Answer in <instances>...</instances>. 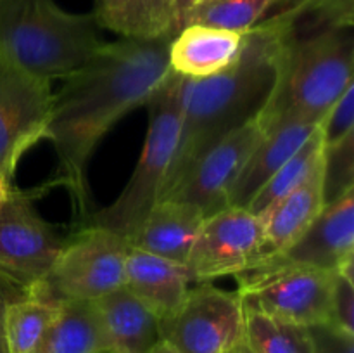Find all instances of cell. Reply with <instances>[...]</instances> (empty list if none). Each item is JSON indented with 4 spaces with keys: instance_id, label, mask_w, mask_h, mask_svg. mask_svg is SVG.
<instances>
[{
    "instance_id": "cell-2",
    "label": "cell",
    "mask_w": 354,
    "mask_h": 353,
    "mask_svg": "<svg viewBox=\"0 0 354 353\" xmlns=\"http://www.w3.org/2000/svg\"><path fill=\"white\" fill-rule=\"evenodd\" d=\"M294 35L296 14L277 12L245 31L244 47L230 68L207 78H183L182 127L162 194L225 135L261 116Z\"/></svg>"
},
{
    "instance_id": "cell-23",
    "label": "cell",
    "mask_w": 354,
    "mask_h": 353,
    "mask_svg": "<svg viewBox=\"0 0 354 353\" xmlns=\"http://www.w3.org/2000/svg\"><path fill=\"white\" fill-rule=\"evenodd\" d=\"M235 353H313L306 325L245 310L244 341Z\"/></svg>"
},
{
    "instance_id": "cell-10",
    "label": "cell",
    "mask_w": 354,
    "mask_h": 353,
    "mask_svg": "<svg viewBox=\"0 0 354 353\" xmlns=\"http://www.w3.org/2000/svg\"><path fill=\"white\" fill-rule=\"evenodd\" d=\"M265 256V225L244 208L228 206L204 218L185 269L194 282L235 275Z\"/></svg>"
},
{
    "instance_id": "cell-6",
    "label": "cell",
    "mask_w": 354,
    "mask_h": 353,
    "mask_svg": "<svg viewBox=\"0 0 354 353\" xmlns=\"http://www.w3.org/2000/svg\"><path fill=\"white\" fill-rule=\"evenodd\" d=\"M131 244L109 228L86 225L66 239L41 289L55 301H97L124 286Z\"/></svg>"
},
{
    "instance_id": "cell-18",
    "label": "cell",
    "mask_w": 354,
    "mask_h": 353,
    "mask_svg": "<svg viewBox=\"0 0 354 353\" xmlns=\"http://www.w3.org/2000/svg\"><path fill=\"white\" fill-rule=\"evenodd\" d=\"M111 350L116 353H151L161 343L159 317L127 287L95 301Z\"/></svg>"
},
{
    "instance_id": "cell-30",
    "label": "cell",
    "mask_w": 354,
    "mask_h": 353,
    "mask_svg": "<svg viewBox=\"0 0 354 353\" xmlns=\"http://www.w3.org/2000/svg\"><path fill=\"white\" fill-rule=\"evenodd\" d=\"M313 353H354V334L330 322L308 325Z\"/></svg>"
},
{
    "instance_id": "cell-35",
    "label": "cell",
    "mask_w": 354,
    "mask_h": 353,
    "mask_svg": "<svg viewBox=\"0 0 354 353\" xmlns=\"http://www.w3.org/2000/svg\"><path fill=\"white\" fill-rule=\"evenodd\" d=\"M102 353H116V352H113V350H107V352H102Z\"/></svg>"
},
{
    "instance_id": "cell-1",
    "label": "cell",
    "mask_w": 354,
    "mask_h": 353,
    "mask_svg": "<svg viewBox=\"0 0 354 353\" xmlns=\"http://www.w3.org/2000/svg\"><path fill=\"white\" fill-rule=\"evenodd\" d=\"M168 48L169 40L162 38L104 42L54 93L44 135L59 159L52 185L68 187L75 213L83 221L90 215V156L121 118L145 106L169 71Z\"/></svg>"
},
{
    "instance_id": "cell-8",
    "label": "cell",
    "mask_w": 354,
    "mask_h": 353,
    "mask_svg": "<svg viewBox=\"0 0 354 353\" xmlns=\"http://www.w3.org/2000/svg\"><path fill=\"white\" fill-rule=\"evenodd\" d=\"M290 269L327 270L353 279L354 192L325 206L311 227L286 251L268 256L239 273V287L251 286Z\"/></svg>"
},
{
    "instance_id": "cell-3",
    "label": "cell",
    "mask_w": 354,
    "mask_h": 353,
    "mask_svg": "<svg viewBox=\"0 0 354 353\" xmlns=\"http://www.w3.org/2000/svg\"><path fill=\"white\" fill-rule=\"evenodd\" d=\"M353 28L296 31L279 83L258 118L265 132L294 121L320 123L353 83Z\"/></svg>"
},
{
    "instance_id": "cell-19",
    "label": "cell",
    "mask_w": 354,
    "mask_h": 353,
    "mask_svg": "<svg viewBox=\"0 0 354 353\" xmlns=\"http://www.w3.org/2000/svg\"><path fill=\"white\" fill-rule=\"evenodd\" d=\"M111 350L95 301L64 300L33 353H102Z\"/></svg>"
},
{
    "instance_id": "cell-7",
    "label": "cell",
    "mask_w": 354,
    "mask_h": 353,
    "mask_svg": "<svg viewBox=\"0 0 354 353\" xmlns=\"http://www.w3.org/2000/svg\"><path fill=\"white\" fill-rule=\"evenodd\" d=\"M244 324L241 294L197 282L182 307L159 320V329L178 353H235L244 341Z\"/></svg>"
},
{
    "instance_id": "cell-14",
    "label": "cell",
    "mask_w": 354,
    "mask_h": 353,
    "mask_svg": "<svg viewBox=\"0 0 354 353\" xmlns=\"http://www.w3.org/2000/svg\"><path fill=\"white\" fill-rule=\"evenodd\" d=\"M204 218L206 215L196 204L178 199H159L137 234L130 239V244L185 265Z\"/></svg>"
},
{
    "instance_id": "cell-21",
    "label": "cell",
    "mask_w": 354,
    "mask_h": 353,
    "mask_svg": "<svg viewBox=\"0 0 354 353\" xmlns=\"http://www.w3.org/2000/svg\"><path fill=\"white\" fill-rule=\"evenodd\" d=\"M61 301L48 296L40 284H33L24 296L7 305L3 339L7 353H33L55 317Z\"/></svg>"
},
{
    "instance_id": "cell-24",
    "label": "cell",
    "mask_w": 354,
    "mask_h": 353,
    "mask_svg": "<svg viewBox=\"0 0 354 353\" xmlns=\"http://www.w3.org/2000/svg\"><path fill=\"white\" fill-rule=\"evenodd\" d=\"M275 0H197L189 24L218 28V30L245 33L261 21V17L273 9Z\"/></svg>"
},
{
    "instance_id": "cell-17",
    "label": "cell",
    "mask_w": 354,
    "mask_h": 353,
    "mask_svg": "<svg viewBox=\"0 0 354 353\" xmlns=\"http://www.w3.org/2000/svg\"><path fill=\"white\" fill-rule=\"evenodd\" d=\"M318 125L320 123L294 121L266 132L265 137L245 161L230 192L228 206L245 210L258 190L275 175L277 170L286 165L303 147L304 142L318 130Z\"/></svg>"
},
{
    "instance_id": "cell-13",
    "label": "cell",
    "mask_w": 354,
    "mask_h": 353,
    "mask_svg": "<svg viewBox=\"0 0 354 353\" xmlns=\"http://www.w3.org/2000/svg\"><path fill=\"white\" fill-rule=\"evenodd\" d=\"M334 273L315 269L282 270L251 286L239 287L237 293L244 310L308 327L330 320Z\"/></svg>"
},
{
    "instance_id": "cell-29",
    "label": "cell",
    "mask_w": 354,
    "mask_h": 353,
    "mask_svg": "<svg viewBox=\"0 0 354 353\" xmlns=\"http://www.w3.org/2000/svg\"><path fill=\"white\" fill-rule=\"evenodd\" d=\"M330 324L354 334V279L335 272L332 280Z\"/></svg>"
},
{
    "instance_id": "cell-20",
    "label": "cell",
    "mask_w": 354,
    "mask_h": 353,
    "mask_svg": "<svg viewBox=\"0 0 354 353\" xmlns=\"http://www.w3.org/2000/svg\"><path fill=\"white\" fill-rule=\"evenodd\" d=\"M322 165L299 189L286 197L268 215L265 225V256L279 255L294 244L324 210ZM259 263V262H258Z\"/></svg>"
},
{
    "instance_id": "cell-5",
    "label": "cell",
    "mask_w": 354,
    "mask_h": 353,
    "mask_svg": "<svg viewBox=\"0 0 354 353\" xmlns=\"http://www.w3.org/2000/svg\"><path fill=\"white\" fill-rule=\"evenodd\" d=\"M182 87L183 76L169 69L149 97L145 102L149 130L137 166L123 192L113 204L90 213L85 220L86 225L109 228L130 241L152 206L161 199L182 127Z\"/></svg>"
},
{
    "instance_id": "cell-32",
    "label": "cell",
    "mask_w": 354,
    "mask_h": 353,
    "mask_svg": "<svg viewBox=\"0 0 354 353\" xmlns=\"http://www.w3.org/2000/svg\"><path fill=\"white\" fill-rule=\"evenodd\" d=\"M317 2L318 0H275V6H273V9H275L277 12H290V10H294V12H299V10L306 9V7L313 6V3H317Z\"/></svg>"
},
{
    "instance_id": "cell-12",
    "label": "cell",
    "mask_w": 354,
    "mask_h": 353,
    "mask_svg": "<svg viewBox=\"0 0 354 353\" xmlns=\"http://www.w3.org/2000/svg\"><path fill=\"white\" fill-rule=\"evenodd\" d=\"M266 132L259 120L251 121L225 135L207 149L182 179L161 199H178L192 203L206 217L228 208L230 192L244 168L245 161L261 142Z\"/></svg>"
},
{
    "instance_id": "cell-16",
    "label": "cell",
    "mask_w": 354,
    "mask_h": 353,
    "mask_svg": "<svg viewBox=\"0 0 354 353\" xmlns=\"http://www.w3.org/2000/svg\"><path fill=\"white\" fill-rule=\"evenodd\" d=\"M245 33L189 24L168 48V66L183 78H207L230 68L241 55Z\"/></svg>"
},
{
    "instance_id": "cell-27",
    "label": "cell",
    "mask_w": 354,
    "mask_h": 353,
    "mask_svg": "<svg viewBox=\"0 0 354 353\" xmlns=\"http://www.w3.org/2000/svg\"><path fill=\"white\" fill-rule=\"evenodd\" d=\"M197 0H149L151 38L171 42L187 26Z\"/></svg>"
},
{
    "instance_id": "cell-11",
    "label": "cell",
    "mask_w": 354,
    "mask_h": 353,
    "mask_svg": "<svg viewBox=\"0 0 354 353\" xmlns=\"http://www.w3.org/2000/svg\"><path fill=\"white\" fill-rule=\"evenodd\" d=\"M35 194L10 187L0 204V272L28 287L48 275L66 241L35 210Z\"/></svg>"
},
{
    "instance_id": "cell-33",
    "label": "cell",
    "mask_w": 354,
    "mask_h": 353,
    "mask_svg": "<svg viewBox=\"0 0 354 353\" xmlns=\"http://www.w3.org/2000/svg\"><path fill=\"white\" fill-rule=\"evenodd\" d=\"M10 187H12V183L7 182V180L3 179L2 175H0V204H2L3 199H6V197H7V194H9Z\"/></svg>"
},
{
    "instance_id": "cell-25",
    "label": "cell",
    "mask_w": 354,
    "mask_h": 353,
    "mask_svg": "<svg viewBox=\"0 0 354 353\" xmlns=\"http://www.w3.org/2000/svg\"><path fill=\"white\" fill-rule=\"evenodd\" d=\"M354 190V134L324 147L322 156V196L324 206L342 199Z\"/></svg>"
},
{
    "instance_id": "cell-34",
    "label": "cell",
    "mask_w": 354,
    "mask_h": 353,
    "mask_svg": "<svg viewBox=\"0 0 354 353\" xmlns=\"http://www.w3.org/2000/svg\"><path fill=\"white\" fill-rule=\"evenodd\" d=\"M151 353H178V352H176L175 348H171V346H169L166 341H161L151 350Z\"/></svg>"
},
{
    "instance_id": "cell-4",
    "label": "cell",
    "mask_w": 354,
    "mask_h": 353,
    "mask_svg": "<svg viewBox=\"0 0 354 353\" xmlns=\"http://www.w3.org/2000/svg\"><path fill=\"white\" fill-rule=\"evenodd\" d=\"M92 14H73L54 0H0V48L31 75L64 80L104 44Z\"/></svg>"
},
{
    "instance_id": "cell-31",
    "label": "cell",
    "mask_w": 354,
    "mask_h": 353,
    "mask_svg": "<svg viewBox=\"0 0 354 353\" xmlns=\"http://www.w3.org/2000/svg\"><path fill=\"white\" fill-rule=\"evenodd\" d=\"M30 287L0 272V353H7L6 339H3V315H6L7 305L12 303L17 298L24 296L30 291Z\"/></svg>"
},
{
    "instance_id": "cell-9",
    "label": "cell",
    "mask_w": 354,
    "mask_h": 353,
    "mask_svg": "<svg viewBox=\"0 0 354 353\" xmlns=\"http://www.w3.org/2000/svg\"><path fill=\"white\" fill-rule=\"evenodd\" d=\"M52 99L50 82L24 71L0 48V175L7 182L24 152L44 138Z\"/></svg>"
},
{
    "instance_id": "cell-26",
    "label": "cell",
    "mask_w": 354,
    "mask_h": 353,
    "mask_svg": "<svg viewBox=\"0 0 354 353\" xmlns=\"http://www.w3.org/2000/svg\"><path fill=\"white\" fill-rule=\"evenodd\" d=\"M93 16L121 38H151L149 0H95Z\"/></svg>"
},
{
    "instance_id": "cell-22",
    "label": "cell",
    "mask_w": 354,
    "mask_h": 353,
    "mask_svg": "<svg viewBox=\"0 0 354 353\" xmlns=\"http://www.w3.org/2000/svg\"><path fill=\"white\" fill-rule=\"evenodd\" d=\"M324 156V142H322L320 127L304 142L303 147L289 159L283 166L277 170L275 175L258 190L245 210L265 221L268 215L282 203L289 194L299 189L322 165Z\"/></svg>"
},
{
    "instance_id": "cell-15",
    "label": "cell",
    "mask_w": 354,
    "mask_h": 353,
    "mask_svg": "<svg viewBox=\"0 0 354 353\" xmlns=\"http://www.w3.org/2000/svg\"><path fill=\"white\" fill-rule=\"evenodd\" d=\"M185 265L131 246L124 266V287L161 318L175 314L192 284Z\"/></svg>"
},
{
    "instance_id": "cell-28",
    "label": "cell",
    "mask_w": 354,
    "mask_h": 353,
    "mask_svg": "<svg viewBox=\"0 0 354 353\" xmlns=\"http://www.w3.org/2000/svg\"><path fill=\"white\" fill-rule=\"evenodd\" d=\"M318 127H320L324 147L337 144L344 141L348 135L354 134V83L332 104Z\"/></svg>"
}]
</instances>
